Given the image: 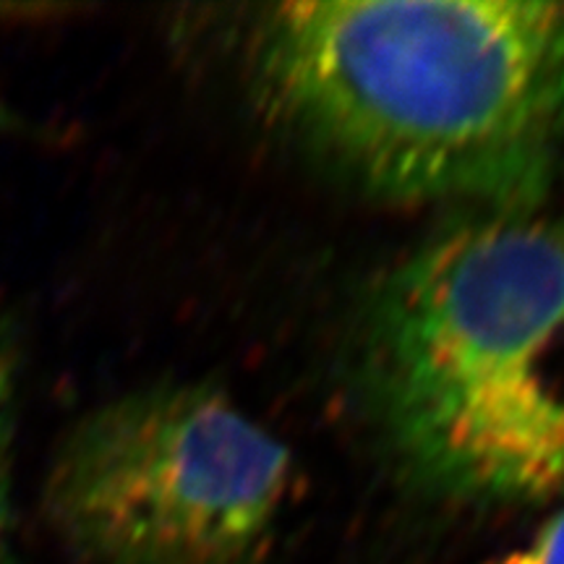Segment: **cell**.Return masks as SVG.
I'll return each mask as SVG.
<instances>
[{
    "instance_id": "8992f818",
    "label": "cell",
    "mask_w": 564,
    "mask_h": 564,
    "mask_svg": "<svg viewBox=\"0 0 564 564\" xmlns=\"http://www.w3.org/2000/svg\"><path fill=\"white\" fill-rule=\"evenodd\" d=\"M484 564H564V507L556 510L523 546Z\"/></svg>"
},
{
    "instance_id": "6da1fadb",
    "label": "cell",
    "mask_w": 564,
    "mask_h": 564,
    "mask_svg": "<svg viewBox=\"0 0 564 564\" xmlns=\"http://www.w3.org/2000/svg\"><path fill=\"white\" fill-rule=\"evenodd\" d=\"M251 74L282 129L373 194L523 209L564 139V3L272 6Z\"/></svg>"
},
{
    "instance_id": "277c9868",
    "label": "cell",
    "mask_w": 564,
    "mask_h": 564,
    "mask_svg": "<svg viewBox=\"0 0 564 564\" xmlns=\"http://www.w3.org/2000/svg\"><path fill=\"white\" fill-rule=\"evenodd\" d=\"M432 491L478 505L564 494V319L518 390L449 457Z\"/></svg>"
},
{
    "instance_id": "5b68a950",
    "label": "cell",
    "mask_w": 564,
    "mask_h": 564,
    "mask_svg": "<svg viewBox=\"0 0 564 564\" xmlns=\"http://www.w3.org/2000/svg\"><path fill=\"white\" fill-rule=\"evenodd\" d=\"M13 405V350L0 333V564H11V494H9V447Z\"/></svg>"
},
{
    "instance_id": "7a4b0ae2",
    "label": "cell",
    "mask_w": 564,
    "mask_h": 564,
    "mask_svg": "<svg viewBox=\"0 0 564 564\" xmlns=\"http://www.w3.org/2000/svg\"><path fill=\"white\" fill-rule=\"evenodd\" d=\"M564 319V223L494 209L440 232L373 293L364 379L421 486L523 382Z\"/></svg>"
},
{
    "instance_id": "3957f363",
    "label": "cell",
    "mask_w": 564,
    "mask_h": 564,
    "mask_svg": "<svg viewBox=\"0 0 564 564\" xmlns=\"http://www.w3.org/2000/svg\"><path fill=\"white\" fill-rule=\"evenodd\" d=\"M295 463L212 384H154L74 426L45 486L61 539L91 564H257Z\"/></svg>"
}]
</instances>
